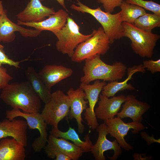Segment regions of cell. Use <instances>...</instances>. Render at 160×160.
<instances>
[{"label": "cell", "instance_id": "1", "mask_svg": "<svg viewBox=\"0 0 160 160\" xmlns=\"http://www.w3.org/2000/svg\"><path fill=\"white\" fill-rule=\"evenodd\" d=\"M0 98L12 108L27 113L39 112L41 100L28 81L8 84L3 89Z\"/></svg>", "mask_w": 160, "mask_h": 160}, {"label": "cell", "instance_id": "2", "mask_svg": "<svg viewBox=\"0 0 160 160\" xmlns=\"http://www.w3.org/2000/svg\"><path fill=\"white\" fill-rule=\"evenodd\" d=\"M100 55H97L85 60L81 83L88 84L97 80L117 81L125 76L127 68L124 64L120 62H115L112 65L107 64L101 59Z\"/></svg>", "mask_w": 160, "mask_h": 160}, {"label": "cell", "instance_id": "3", "mask_svg": "<svg viewBox=\"0 0 160 160\" xmlns=\"http://www.w3.org/2000/svg\"><path fill=\"white\" fill-rule=\"evenodd\" d=\"M76 5L72 4L71 8L74 10L83 13L89 14L93 16L101 25L106 35L109 39L111 44L115 40L123 37L122 22L121 12L115 14L104 12L100 7L92 9L77 0Z\"/></svg>", "mask_w": 160, "mask_h": 160}, {"label": "cell", "instance_id": "4", "mask_svg": "<svg viewBox=\"0 0 160 160\" xmlns=\"http://www.w3.org/2000/svg\"><path fill=\"white\" fill-rule=\"evenodd\" d=\"M122 24L123 37L130 40L131 47L135 52L141 57H151L160 35L142 30L134 24L123 22Z\"/></svg>", "mask_w": 160, "mask_h": 160}, {"label": "cell", "instance_id": "5", "mask_svg": "<svg viewBox=\"0 0 160 160\" xmlns=\"http://www.w3.org/2000/svg\"><path fill=\"white\" fill-rule=\"evenodd\" d=\"M92 36L79 44L71 58L74 62L80 63L97 55H104L110 48V43L102 27L94 29Z\"/></svg>", "mask_w": 160, "mask_h": 160}, {"label": "cell", "instance_id": "6", "mask_svg": "<svg viewBox=\"0 0 160 160\" xmlns=\"http://www.w3.org/2000/svg\"><path fill=\"white\" fill-rule=\"evenodd\" d=\"M54 34L58 39L55 45L57 50L70 57L77 46L92 35V33L87 35L81 33L80 27L69 16L64 26Z\"/></svg>", "mask_w": 160, "mask_h": 160}, {"label": "cell", "instance_id": "7", "mask_svg": "<svg viewBox=\"0 0 160 160\" xmlns=\"http://www.w3.org/2000/svg\"><path fill=\"white\" fill-rule=\"evenodd\" d=\"M70 109L69 97L60 90L52 93L41 113L47 125L58 127L59 122L68 115Z\"/></svg>", "mask_w": 160, "mask_h": 160}, {"label": "cell", "instance_id": "8", "mask_svg": "<svg viewBox=\"0 0 160 160\" xmlns=\"http://www.w3.org/2000/svg\"><path fill=\"white\" fill-rule=\"evenodd\" d=\"M6 119L11 120L18 117L25 119L30 129H37L40 133L39 136L32 144L33 149L36 152H39L44 149L48 137L47 130V125L39 112L27 113L21 112L18 109L12 108L6 111Z\"/></svg>", "mask_w": 160, "mask_h": 160}, {"label": "cell", "instance_id": "9", "mask_svg": "<svg viewBox=\"0 0 160 160\" xmlns=\"http://www.w3.org/2000/svg\"><path fill=\"white\" fill-rule=\"evenodd\" d=\"M104 123L107 126L108 134L116 139L121 148L127 151L133 149V147L124 139L129 131L132 129V133L136 134L145 128L141 122L132 121L126 123L117 116L105 120Z\"/></svg>", "mask_w": 160, "mask_h": 160}, {"label": "cell", "instance_id": "10", "mask_svg": "<svg viewBox=\"0 0 160 160\" xmlns=\"http://www.w3.org/2000/svg\"><path fill=\"white\" fill-rule=\"evenodd\" d=\"M98 132L97 139L95 145H92L90 152L96 160H105L104 152L108 150H113L114 154L108 158L111 160H116L122 153V150L116 140L111 141L107 139L106 136L108 134L105 124L99 125L96 129Z\"/></svg>", "mask_w": 160, "mask_h": 160}, {"label": "cell", "instance_id": "11", "mask_svg": "<svg viewBox=\"0 0 160 160\" xmlns=\"http://www.w3.org/2000/svg\"><path fill=\"white\" fill-rule=\"evenodd\" d=\"M47 143L44 149L47 157L51 159H55V154L60 152L68 156L71 160H77L84 153L81 148L73 143L50 134L48 136Z\"/></svg>", "mask_w": 160, "mask_h": 160}, {"label": "cell", "instance_id": "12", "mask_svg": "<svg viewBox=\"0 0 160 160\" xmlns=\"http://www.w3.org/2000/svg\"><path fill=\"white\" fill-rule=\"evenodd\" d=\"M67 93L70 101V109L68 116L70 119H74L76 120L78 132L82 134L84 131L85 127L82 123L83 120L81 114L87 107L88 104L86 94L80 87L76 89L70 88Z\"/></svg>", "mask_w": 160, "mask_h": 160}, {"label": "cell", "instance_id": "13", "mask_svg": "<svg viewBox=\"0 0 160 160\" xmlns=\"http://www.w3.org/2000/svg\"><path fill=\"white\" fill-rule=\"evenodd\" d=\"M5 9L0 18V43H10L15 38V32H18L25 37H36L41 32L36 29L25 28L15 23L8 17Z\"/></svg>", "mask_w": 160, "mask_h": 160}, {"label": "cell", "instance_id": "14", "mask_svg": "<svg viewBox=\"0 0 160 160\" xmlns=\"http://www.w3.org/2000/svg\"><path fill=\"white\" fill-rule=\"evenodd\" d=\"M26 121L14 119H6L0 121V140L11 137L22 144L25 147L28 144Z\"/></svg>", "mask_w": 160, "mask_h": 160}, {"label": "cell", "instance_id": "15", "mask_svg": "<svg viewBox=\"0 0 160 160\" xmlns=\"http://www.w3.org/2000/svg\"><path fill=\"white\" fill-rule=\"evenodd\" d=\"M126 97L122 95L109 98L102 94H100L98 105L95 110L97 118L105 121L114 117L119 112Z\"/></svg>", "mask_w": 160, "mask_h": 160}, {"label": "cell", "instance_id": "16", "mask_svg": "<svg viewBox=\"0 0 160 160\" xmlns=\"http://www.w3.org/2000/svg\"><path fill=\"white\" fill-rule=\"evenodd\" d=\"M68 14L66 11L60 9L49 17L39 22H25L18 20L17 24L34 28L41 32L47 30L53 33L62 28L66 23Z\"/></svg>", "mask_w": 160, "mask_h": 160}, {"label": "cell", "instance_id": "17", "mask_svg": "<svg viewBox=\"0 0 160 160\" xmlns=\"http://www.w3.org/2000/svg\"><path fill=\"white\" fill-rule=\"evenodd\" d=\"M40 0H30L24 9L16 15L18 20L25 22H39L54 14L53 7L43 5Z\"/></svg>", "mask_w": 160, "mask_h": 160}, {"label": "cell", "instance_id": "18", "mask_svg": "<svg viewBox=\"0 0 160 160\" xmlns=\"http://www.w3.org/2000/svg\"><path fill=\"white\" fill-rule=\"evenodd\" d=\"M106 84L105 81L97 80L92 84L81 83L79 85V87L85 92L88 102L89 106L85 110L84 116L85 119L89 123H93L97 121L95 107L98 101L100 93Z\"/></svg>", "mask_w": 160, "mask_h": 160}, {"label": "cell", "instance_id": "19", "mask_svg": "<svg viewBox=\"0 0 160 160\" xmlns=\"http://www.w3.org/2000/svg\"><path fill=\"white\" fill-rule=\"evenodd\" d=\"M124 103L117 116L121 119L129 118L133 121L141 122L143 119L142 116L150 108L149 104L138 100L132 95L126 96Z\"/></svg>", "mask_w": 160, "mask_h": 160}, {"label": "cell", "instance_id": "20", "mask_svg": "<svg viewBox=\"0 0 160 160\" xmlns=\"http://www.w3.org/2000/svg\"><path fill=\"white\" fill-rule=\"evenodd\" d=\"M73 73L71 68L62 65H46L38 74L45 85L51 88L62 80L70 77Z\"/></svg>", "mask_w": 160, "mask_h": 160}, {"label": "cell", "instance_id": "21", "mask_svg": "<svg viewBox=\"0 0 160 160\" xmlns=\"http://www.w3.org/2000/svg\"><path fill=\"white\" fill-rule=\"evenodd\" d=\"M25 146L13 138L0 140V160H24L26 157Z\"/></svg>", "mask_w": 160, "mask_h": 160}, {"label": "cell", "instance_id": "22", "mask_svg": "<svg viewBox=\"0 0 160 160\" xmlns=\"http://www.w3.org/2000/svg\"><path fill=\"white\" fill-rule=\"evenodd\" d=\"M145 69L142 64L129 68L127 69L128 77L125 80L120 82L116 81H113L106 84L103 88L101 94L110 97L115 96L119 91L135 90L134 87L131 84L127 83V82L132 78L134 73L137 72L145 73Z\"/></svg>", "mask_w": 160, "mask_h": 160}, {"label": "cell", "instance_id": "23", "mask_svg": "<svg viewBox=\"0 0 160 160\" xmlns=\"http://www.w3.org/2000/svg\"><path fill=\"white\" fill-rule=\"evenodd\" d=\"M89 132L84 137V141L82 140L75 129L69 127L66 132H62L59 129L58 127H52L50 134L57 137L63 138L72 141L74 144L81 148L84 152H90L93 145L90 139Z\"/></svg>", "mask_w": 160, "mask_h": 160}, {"label": "cell", "instance_id": "24", "mask_svg": "<svg viewBox=\"0 0 160 160\" xmlns=\"http://www.w3.org/2000/svg\"><path fill=\"white\" fill-rule=\"evenodd\" d=\"M25 74L28 81L41 100L45 104L47 103L51 97V89L45 85L33 67H28Z\"/></svg>", "mask_w": 160, "mask_h": 160}, {"label": "cell", "instance_id": "25", "mask_svg": "<svg viewBox=\"0 0 160 160\" xmlns=\"http://www.w3.org/2000/svg\"><path fill=\"white\" fill-rule=\"evenodd\" d=\"M119 7L122 22L134 24L135 20L146 13L145 9L138 6L123 1Z\"/></svg>", "mask_w": 160, "mask_h": 160}, {"label": "cell", "instance_id": "26", "mask_svg": "<svg viewBox=\"0 0 160 160\" xmlns=\"http://www.w3.org/2000/svg\"><path fill=\"white\" fill-rule=\"evenodd\" d=\"M134 24L142 30L152 32L153 29L160 27V16L146 13L136 19Z\"/></svg>", "mask_w": 160, "mask_h": 160}, {"label": "cell", "instance_id": "27", "mask_svg": "<svg viewBox=\"0 0 160 160\" xmlns=\"http://www.w3.org/2000/svg\"><path fill=\"white\" fill-rule=\"evenodd\" d=\"M128 3L135 4L160 16V5L152 1L126 0Z\"/></svg>", "mask_w": 160, "mask_h": 160}, {"label": "cell", "instance_id": "28", "mask_svg": "<svg viewBox=\"0 0 160 160\" xmlns=\"http://www.w3.org/2000/svg\"><path fill=\"white\" fill-rule=\"evenodd\" d=\"M20 62L15 61L10 59L6 55L4 47L0 44V67L3 64H7L10 66H13L17 68H20L19 64Z\"/></svg>", "mask_w": 160, "mask_h": 160}, {"label": "cell", "instance_id": "29", "mask_svg": "<svg viewBox=\"0 0 160 160\" xmlns=\"http://www.w3.org/2000/svg\"><path fill=\"white\" fill-rule=\"evenodd\" d=\"M97 2L102 4L105 12L111 13L115 8L119 7L123 0H97Z\"/></svg>", "mask_w": 160, "mask_h": 160}, {"label": "cell", "instance_id": "30", "mask_svg": "<svg viewBox=\"0 0 160 160\" xmlns=\"http://www.w3.org/2000/svg\"><path fill=\"white\" fill-rule=\"evenodd\" d=\"M143 65L144 68L152 73L160 72V59L153 60H144L143 61Z\"/></svg>", "mask_w": 160, "mask_h": 160}, {"label": "cell", "instance_id": "31", "mask_svg": "<svg viewBox=\"0 0 160 160\" xmlns=\"http://www.w3.org/2000/svg\"><path fill=\"white\" fill-rule=\"evenodd\" d=\"M13 79V77L7 73L6 68L2 66L0 67V89L5 88Z\"/></svg>", "mask_w": 160, "mask_h": 160}, {"label": "cell", "instance_id": "32", "mask_svg": "<svg viewBox=\"0 0 160 160\" xmlns=\"http://www.w3.org/2000/svg\"><path fill=\"white\" fill-rule=\"evenodd\" d=\"M141 136L142 138L146 141L147 144L148 145H150L154 143H160L159 138L158 139L155 138L153 135L150 136L145 132H141Z\"/></svg>", "mask_w": 160, "mask_h": 160}, {"label": "cell", "instance_id": "33", "mask_svg": "<svg viewBox=\"0 0 160 160\" xmlns=\"http://www.w3.org/2000/svg\"><path fill=\"white\" fill-rule=\"evenodd\" d=\"M133 157L134 160H150L152 159V156H146L145 153H135L133 154Z\"/></svg>", "mask_w": 160, "mask_h": 160}, {"label": "cell", "instance_id": "34", "mask_svg": "<svg viewBox=\"0 0 160 160\" xmlns=\"http://www.w3.org/2000/svg\"><path fill=\"white\" fill-rule=\"evenodd\" d=\"M55 160H71L70 157L61 152H57L55 154Z\"/></svg>", "mask_w": 160, "mask_h": 160}, {"label": "cell", "instance_id": "35", "mask_svg": "<svg viewBox=\"0 0 160 160\" xmlns=\"http://www.w3.org/2000/svg\"><path fill=\"white\" fill-rule=\"evenodd\" d=\"M41 1H43L45 0H40ZM62 7L65 9L66 11H68L65 4L64 0H56Z\"/></svg>", "mask_w": 160, "mask_h": 160}, {"label": "cell", "instance_id": "36", "mask_svg": "<svg viewBox=\"0 0 160 160\" xmlns=\"http://www.w3.org/2000/svg\"><path fill=\"white\" fill-rule=\"evenodd\" d=\"M4 10L2 4V1L0 0V18L4 12Z\"/></svg>", "mask_w": 160, "mask_h": 160}]
</instances>
